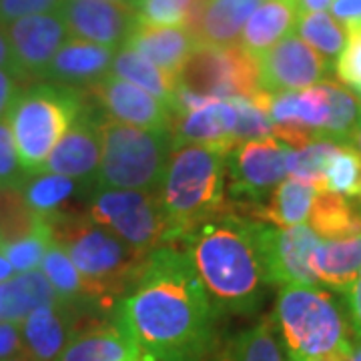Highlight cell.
<instances>
[{
    "instance_id": "cell-15",
    "label": "cell",
    "mask_w": 361,
    "mask_h": 361,
    "mask_svg": "<svg viewBox=\"0 0 361 361\" xmlns=\"http://www.w3.org/2000/svg\"><path fill=\"white\" fill-rule=\"evenodd\" d=\"M68 35L109 49H121L137 25V13L129 2L111 0H65L59 8Z\"/></svg>"
},
{
    "instance_id": "cell-5",
    "label": "cell",
    "mask_w": 361,
    "mask_h": 361,
    "mask_svg": "<svg viewBox=\"0 0 361 361\" xmlns=\"http://www.w3.org/2000/svg\"><path fill=\"white\" fill-rule=\"evenodd\" d=\"M273 322L289 361L322 360L349 353L353 348L345 307L323 287L283 285L275 301Z\"/></svg>"
},
{
    "instance_id": "cell-7",
    "label": "cell",
    "mask_w": 361,
    "mask_h": 361,
    "mask_svg": "<svg viewBox=\"0 0 361 361\" xmlns=\"http://www.w3.org/2000/svg\"><path fill=\"white\" fill-rule=\"evenodd\" d=\"M101 165L94 177L97 189L159 191L173 153L171 130L130 127L101 111Z\"/></svg>"
},
{
    "instance_id": "cell-9",
    "label": "cell",
    "mask_w": 361,
    "mask_h": 361,
    "mask_svg": "<svg viewBox=\"0 0 361 361\" xmlns=\"http://www.w3.org/2000/svg\"><path fill=\"white\" fill-rule=\"evenodd\" d=\"M177 87L219 101L231 97H253L261 90L257 59L239 44H197L180 68Z\"/></svg>"
},
{
    "instance_id": "cell-37",
    "label": "cell",
    "mask_w": 361,
    "mask_h": 361,
    "mask_svg": "<svg viewBox=\"0 0 361 361\" xmlns=\"http://www.w3.org/2000/svg\"><path fill=\"white\" fill-rule=\"evenodd\" d=\"M361 187V155L349 145H343L336 155L331 157L325 169L323 191L343 195L348 199L360 197Z\"/></svg>"
},
{
    "instance_id": "cell-31",
    "label": "cell",
    "mask_w": 361,
    "mask_h": 361,
    "mask_svg": "<svg viewBox=\"0 0 361 361\" xmlns=\"http://www.w3.org/2000/svg\"><path fill=\"white\" fill-rule=\"evenodd\" d=\"M207 361H285L273 317L239 334L225 348L213 351Z\"/></svg>"
},
{
    "instance_id": "cell-50",
    "label": "cell",
    "mask_w": 361,
    "mask_h": 361,
    "mask_svg": "<svg viewBox=\"0 0 361 361\" xmlns=\"http://www.w3.org/2000/svg\"><path fill=\"white\" fill-rule=\"evenodd\" d=\"M349 147H353L357 153L361 155V123L360 127L355 129V133H353V137H351V142H349Z\"/></svg>"
},
{
    "instance_id": "cell-41",
    "label": "cell",
    "mask_w": 361,
    "mask_h": 361,
    "mask_svg": "<svg viewBox=\"0 0 361 361\" xmlns=\"http://www.w3.org/2000/svg\"><path fill=\"white\" fill-rule=\"evenodd\" d=\"M336 71L343 85L361 92V26L348 28V42L337 59Z\"/></svg>"
},
{
    "instance_id": "cell-30",
    "label": "cell",
    "mask_w": 361,
    "mask_h": 361,
    "mask_svg": "<svg viewBox=\"0 0 361 361\" xmlns=\"http://www.w3.org/2000/svg\"><path fill=\"white\" fill-rule=\"evenodd\" d=\"M111 75L127 80L130 85L139 87L145 92L153 94L161 103H165L171 109L175 101V90H177V80L169 77L165 71L153 65L149 59L133 51L129 47H121L115 52L113 65H111Z\"/></svg>"
},
{
    "instance_id": "cell-48",
    "label": "cell",
    "mask_w": 361,
    "mask_h": 361,
    "mask_svg": "<svg viewBox=\"0 0 361 361\" xmlns=\"http://www.w3.org/2000/svg\"><path fill=\"white\" fill-rule=\"evenodd\" d=\"M299 14L305 13H322L331 6V0H295Z\"/></svg>"
},
{
    "instance_id": "cell-33",
    "label": "cell",
    "mask_w": 361,
    "mask_h": 361,
    "mask_svg": "<svg viewBox=\"0 0 361 361\" xmlns=\"http://www.w3.org/2000/svg\"><path fill=\"white\" fill-rule=\"evenodd\" d=\"M327 99H329V116L322 130V139H329L339 145H349L355 129L361 123V104L357 97L336 80H323Z\"/></svg>"
},
{
    "instance_id": "cell-3",
    "label": "cell",
    "mask_w": 361,
    "mask_h": 361,
    "mask_svg": "<svg viewBox=\"0 0 361 361\" xmlns=\"http://www.w3.org/2000/svg\"><path fill=\"white\" fill-rule=\"evenodd\" d=\"M159 193L171 225V245H180L201 223L233 211L227 201V153L203 145L175 147Z\"/></svg>"
},
{
    "instance_id": "cell-1",
    "label": "cell",
    "mask_w": 361,
    "mask_h": 361,
    "mask_svg": "<svg viewBox=\"0 0 361 361\" xmlns=\"http://www.w3.org/2000/svg\"><path fill=\"white\" fill-rule=\"evenodd\" d=\"M115 317L153 361H207L215 351L217 311L179 245L147 255Z\"/></svg>"
},
{
    "instance_id": "cell-56",
    "label": "cell",
    "mask_w": 361,
    "mask_h": 361,
    "mask_svg": "<svg viewBox=\"0 0 361 361\" xmlns=\"http://www.w3.org/2000/svg\"><path fill=\"white\" fill-rule=\"evenodd\" d=\"M360 199H361V187H360Z\"/></svg>"
},
{
    "instance_id": "cell-16",
    "label": "cell",
    "mask_w": 361,
    "mask_h": 361,
    "mask_svg": "<svg viewBox=\"0 0 361 361\" xmlns=\"http://www.w3.org/2000/svg\"><path fill=\"white\" fill-rule=\"evenodd\" d=\"M97 305L59 299L37 307L20 323L25 353L32 361H56L66 343L77 334L82 313Z\"/></svg>"
},
{
    "instance_id": "cell-24",
    "label": "cell",
    "mask_w": 361,
    "mask_h": 361,
    "mask_svg": "<svg viewBox=\"0 0 361 361\" xmlns=\"http://www.w3.org/2000/svg\"><path fill=\"white\" fill-rule=\"evenodd\" d=\"M92 191H94V180L68 179L54 173L28 175L18 189L26 207L40 219H49L59 213L80 211L75 207L77 199L80 195L89 197Z\"/></svg>"
},
{
    "instance_id": "cell-44",
    "label": "cell",
    "mask_w": 361,
    "mask_h": 361,
    "mask_svg": "<svg viewBox=\"0 0 361 361\" xmlns=\"http://www.w3.org/2000/svg\"><path fill=\"white\" fill-rule=\"evenodd\" d=\"M25 353L23 334L18 323H0V361Z\"/></svg>"
},
{
    "instance_id": "cell-57",
    "label": "cell",
    "mask_w": 361,
    "mask_h": 361,
    "mask_svg": "<svg viewBox=\"0 0 361 361\" xmlns=\"http://www.w3.org/2000/svg\"><path fill=\"white\" fill-rule=\"evenodd\" d=\"M130 2H133V0H129V4H130Z\"/></svg>"
},
{
    "instance_id": "cell-22",
    "label": "cell",
    "mask_w": 361,
    "mask_h": 361,
    "mask_svg": "<svg viewBox=\"0 0 361 361\" xmlns=\"http://www.w3.org/2000/svg\"><path fill=\"white\" fill-rule=\"evenodd\" d=\"M125 47L142 54L161 71H165L169 77L177 80L180 68L197 47V42L191 32L183 26L145 25L137 18V25L130 30Z\"/></svg>"
},
{
    "instance_id": "cell-4",
    "label": "cell",
    "mask_w": 361,
    "mask_h": 361,
    "mask_svg": "<svg viewBox=\"0 0 361 361\" xmlns=\"http://www.w3.org/2000/svg\"><path fill=\"white\" fill-rule=\"evenodd\" d=\"M47 221L59 245L89 283L92 295L111 307L129 293L149 253L137 251L115 233L97 225L85 211L59 213Z\"/></svg>"
},
{
    "instance_id": "cell-55",
    "label": "cell",
    "mask_w": 361,
    "mask_h": 361,
    "mask_svg": "<svg viewBox=\"0 0 361 361\" xmlns=\"http://www.w3.org/2000/svg\"><path fill=\"white\" fill-rule=\"evenodd\" d=\"M111 2H129V0H111Z\"/></svg>"
},
{
    "instance_id": "cell-40",
    "label": "cell",
    "mask_w": 361,
    "mask_h": 361,
    "mask_svg": "<svg viewBox=\"0 0 361 361\" xmlns=\"http://www.w3.org/2000/svg\"><path fill=\"white\" fill-rule=\"evenodd\" d=\"M28 177L16 153L13 130L6 118L0 121V187L4 189H20Z\"/></svg>"
},
{
    "instance_id": "cell-47",
    "label": "cell",
    "mask_w": 361,
    "mask_h": 361,
    "mask_svg": "<svg viewBox=\"0 0 361 361\" xmlns=\"http://www.w3.org/2000/svg\"><path fill=\"white\" fill-rule=\"evenodd\" d=\"M0 68H8V71H14V61H13V52H11V44H8V39H6V32H4V25H0ZM25 80V78H23Z\"/></svg>"
},
{
    "instance_id": "cell-51",
    "label": "cell",
    "mask_w": 361,
    "mask_h": 361,
    "mask_svg": "<svg viewBox=\"0 0 361 361\" xmlns=\"http://www.w3.org/2000/svg\"><path fill=\"white\" fill-rule=\"evenodd\" d=\"M349 361H361V339L353 341V348L349 353Z\"/></svg>"
},
{
    "instance_id": "cell-38",
    "label": "cell",
    "mask_w": 361,
    "mask_h": 361,
    "mask_svg": "<svg viewBox=\"0 0 361 361\" xmlns=\"http://www.w3.org/2000/svg\"><path fill=\"white\" fill-rule=\"evenodd\" d=\"M237 109V127L233 133V149L237 145H243L247 141H259V139H269L273 137V121L269 113L259 109L247 97H231L229 99Z\"/></svg>"
},
{
    "instance_id": "cell-29",
    "label": "cell",
    "mask_w": 361,
    "mask_h": 361,
    "mask_svg": "<svg viewBox=\"0 0 361 361\" xmlns=\"http://www.w3.org/2000/svg\"><path fill=\"white\" fill-rule=\"evenodd\" d=\"M310 223L322 239L355 237L361 233V203L331 191H319L311 207Z\"/></svg>"
},
{
    "instance_id": "cell-6",
    "label": "cell",
    "mask_w": 361,
    "mask_h": 361,
    "mask_svg": "<svg viewBox=\"0 0 361 361\" xmlns=\"http://www.w3.org/2000/svg\"><path fill=\"white\" fill-rule=\"evenodd\" d=\"M87 104L80 89L35 82L14 101L6 116L13 130L18 161L28 175L40 173L47 159Z\"/></svg>"
},
{
    "instance_id": "cell-27",
    "label": "cell",
    "mask_w": 361,
    "mask_h": 361,
    "mask_svg": "<svg viewBox=\"0 0 361 361\" xmlns=\"http://www.w3.org/2000/svg\"><path fill=\"white\" fill-rule=\"evenodd\" d=\"M311 269L322 287L343 295L361 273V233L349 239H322Z\"/></svg>"
},
{
    "instance_id": "cell-43",
    "label": "cell",
    "mask_w": 361,
    "mask_h": 361,
    "mask_svg": "<svg viewBox=\"0 0 361 361\" xmlns=\"http://www.w3.org/2000/svg\"><path fill=\"white\" fill-rule=\"evenodd\" d=\"M26 89V80L8 68H0V121L6 118L18 94Z\"/></svg>"
},
{
    "instance_id": "cell-17",
    "label": "cell",
    "mask_w": 361,
    "mask_h": 361,
    "mask_svg": "<svg viewBox=\"0 0 361 361\" xmlns=\"http://www.w3.org/2000/svg\"><path fill=\"white\" fill-rule=\"evenodd\" d=\"M101 111H92L85 104L82 113L56 142L40 173H54L68 179L94 180L101 165Z\"/></svg>"
},
{
    "instance_id": "cell-46",
    "label": "cell",
    "mask_w": 361,
    "mask_h": 361,
    "mask_svg": "<svg viewBox=\"0 0 361 361\" xmlns=\"http://www.w3.org/2000/svg\"><path fill=\"white\" fill-rule=\"evenodd\" d=\"M331 16L345 28L361 26V0H331Z\"/></svg>"
},
{
    "instance_id": "cell-53",
    "label": "cell",
    "mask_w": 361,
    "mask_h": 361,
    "mask_svg": "<svg viewBox=\"0 0 361 361\" xmlns=\"http://www.w3.org/2000/svg\"><path fill=\"white\" fill-rule=\"evenodd\" d=\"M4 361H32L26 353H18V355H14V357H8V360Z\"/></svg>"
},
{
    "instance_id": "cell-35",
    "label": "cell",
    "mask_w": 361,
    "mask_h": 361,
    "mask_svg": "<svg viewBox=\"0 0 361 361\" xmlns=\"http://www.w3.org/2000/svg\"><path fill=\"white\" fill-rule=\"evenodd\" d=\"M341 147L343 145L329 139H317L301 149H295L287 157V173L293 179L303 180L317 187V191H323L325 169Z\"/></svg>"
},
{
    "instance_id": "cell-19",
    "label": "cell",
    "mask_w": 361,
    "mask_h": 361,
    "mask_svg": "<svg viewBox=\"0 0 361 361\" xmlns=\"http://www.w3.org/2000/svg\"><path fill=\"white\" fill-rule=\"evenodd\" d=\"M115 52V49L103 44L68 37L52 56L42 80L73 89H87L111 73Z\"/></svg>"
},
{
    "instance_id": "cell-32",
    "label": "cell",
    "mask_w": 361,
    "mask_h": 361,
    "mask_svg": "<svg viewBox=\"0 0 361 361\" xmlns=\"http://www.w3.org/2000/svg\"><path fill=\"white\" fill-rule=\"evenodd\" d=\"M42 267V275L49 279V283L52 285V289L56 291V295L65 301H75V303H101L109 310H115L111 305H106L103 301H99L97 297L92 295L89 283L85 281V277L78 273L75 267V263L71 261V257L66 255L65 251L59 245L51 243V247L47 249L44 259L40 263Z\"/></svg>"
},
{
    "instance_id": "cell-13",
    "label": "cell",
    "mask_w": 361,
    "mask_h": 361,
    "mask_svg": "<svg viewBox=\"0 0 361 361\" xmlns=\"http://www.w3.org/2000/svg\"><path fill=\"white\" fill-rule=\"evenodd\" d=\"M4 32L13 52L14 71L26 82L44 77L52 56L68 39V28L59 13L18 18L4 25Z\"/></svg>"
},
{
    "instance_id": "cell-42",
    "label": "cell",
    "mask_w": 361,
    "mask_h": 361,
    "mask_svg": "<svg viewBox=\"0 0 361 361\" xmlns=\"http://www.w3.org/2000/svg\"><path fill=\"white\" fill-rule=\"evenodd\" d=\"M65 0H0V25H8L32 14L59 13Z\"/></svg>"
},
{
    "instance_id": "cell-39",
    "label": "cell",
    "mask_w": 361,
    "mask_h": 361,
    "mask_svg": "<svg viewBox=\"0 0 361 361\" xmlns=\"http://www.w3.org/2000/svg\"><path fill=\"white\" fill-rule=\"evenodd\" d=\"M197 0H133L137 18L145 25L183 26L187 25Z\"/></svg>"
},
{
    "instance_id": "cell-25",
    "label": "cell",
    "mask_w": 361,
    "mask_h": 361,
    "mask_svg": "<svg viewBox=\"0 0 361 361\" xmlns=\"http://www.w3.org/2000/svg\"><path fill=\"white\" fill-rule=\"evenodd\" d=\"M317 193H319L317 187L291 177V179H283L273 189L267 205L241 203V205H235V213L243 215L247 219L267 223L273 227H293L310 219L311 207Z\"/></svg>"
},
{
    "instance_id": "cell-12",
    "label": "cell",
    "mask_w": 361,
    "mask_h": 361,
    "mask_svg": "<svg viewBox=\"0 0 361 361\" xmlns=\"http://www.w3.org/2000/svg\"><path fill=\"white\" fill-rule=\"evenodd\" d=\"M259 85L265 92L303 90L327 80L331 63L305 40L289 35L257 56Z\"/></svg>"
},
{
    "instance_id": "cell-34",
    "label": "cell",
    "mask_w": 361,
    "mask_h": 361,
    "mask_svg": "<svg viewBox=\"0 0 361 361\" xmlns=\"http://www.w3.org/2000/svg\"><path fill=\"white\" fill-rule=\"evenodd\" d=\"M295 30L299 32V39L305 40L313 51L319 52L329 63L339 59L348 42V28L325 11L299 14Z\"/></svg>"
},
{
    "instance_id": "cell-45",
    "label": "cell",
    "mask_w": 361,
    "mask_h": 361,
    "mask_svg": "<svg viewBox=\"0 0 361 361\" xmlns=\"http://www.w3.org/2000/svg\"><path fill=\"white\" fill-rule=\"evenodd\" d=\"M343 301H345L343 307L348 313L349 327H351L353 336L361 339V273L348 291L343 293Z\"/></svg>"
},
{
    "instance_id": "cell-28",
    "label": "cell",
    "mask_w": 361,
    "mask_h": 361,
    "mask_svg": "<svg viewBox=\"0 0 361 361\" xmlns=\"http://www.w3.org/2000/svg\"><path fill=\"white\" fill-rule=\"evenodd\" d=\"M61 297L52 289L49 279L39 273H18L8 281L0 283V323H20L28 317V313L51 305Z\"/></svg>"
},
{
    "instance_id": "cell-54",
    "label": "cell",
    "mask_w": 361,
    "mask_h": 361,
    "mask_svg": "<svg viewBox=\"0 0 361 361\" xmlns=\"http://www.w3.org/2000/svg\"><path fill=\"white\" fill-rule=\"evenodd\" d=\"M139 361H153V360H151V357H147V355H141V357H139Z\"/></svg>"
},
{
    "instance_id": "cell-11",
    "label": "cell",
    "mask_w": 361,
    "mask_h": 361,
    "mask_svg": "<svg viewBox=\"0 0 361 361\" xmlns=\"http://www.w3.org/2000/svg\"><path fill=\"white\" fill-rule=\"evenodd\" d=\"M291 151L273 137L237 145L227 153V193L245 203L263 201L285 179Z\"/></svg>"
},
{
    "instance_id": "cell-21",
    "label": "cell",
    "mask_w": 361,
    "mask_h": 361,
    "mask_svg": "<svg viewBox=\"0 0 361 361\" xmlns=\"http://www.w3.org/2000/svg\"><path fill=\"white\" fill-rule=\"evenodd\" d=\"M235 127H237V109L229 99H225V101H213L193 113L175 115L171 125V135L175 147L203 145L229 153L233 149Z\"/></svg>"
},
{
    "instance_id": "cell-2",
    "label": "cell",
    "mask_w": 361,
    "mask_h": 361,
    "mask_svg": "<svg viewBox=\"0 0 361 361\" xmlns=\"http://www.w3.org/2000/svg\"><path fill=\"white\" fill-rule=\"evenodd\" d=\"M193 261L217 313H253L269 285L259 257L253 219L229 211L187 233L180 245Z\"/></svg>"
},
{
    "instance_id": "cell-26",
    "label": "cell",
    "mask_w": 361,
    "mask_h": 361,
    "mask_svg": "<svg viewBox=\"0 0 361 361\" xmlns=\"http://www.w3.org/2000/svg\"><path fill=\"white\" fill-rule=\"evenodd\" d=\"M297 18L299 11L295 0H263L249 16L237 44L257 59L279 40L293 35Z\"/></svg>"
},
{
    "instance_id": "cell-14",
    "label": "cell",
    "mask_w": 361,
    "mask_h": 361,
    "mask_svg": "<svg viewBox=\"0 0 361 361\" xmlns=\"http://www.w3.org/2000/svg\"><path fill=\"white\" fill-rule=\"evenodd\" d=\"M80 90L87 94V99L99 104L104 115L118 123L139 129L171 130L173 113L167 104L111 73Z\"/></svg>"
},
{
    "instance_id": "cell-20",
    "label": "cell",
    "mask_w": 361,
    "mask_h": 361,
    "mask_svg": "<svg viewBox=\"0 0 361 361\" xmlns=\"http://www.w3.org/2000/svg\"><path fill=\"white\" fill-rule=\"evenodd\" d=\"M263 0H197L185 28L197 44L235 47L241 30Z\"/></svg>"
},
{
    "instance_id": "cell-52",
    "label": "cell",
    "mask_w": 361,
    "mask_h": 361,
    "mask_svg": "<svg viewBox=\"0 0 361 361\" xmlns=\"http://www.w3.org/2000/svg\"><path fill=\"white\" fill-rule=\"evenodd\" d=\"M349 353H351V351H349ZM349 353H336V355H327V357L313 361H349Z\"/></svg>"
},
{
    "instance_id": "cell-8",
    "label": "cell",
    "mask_w": 361,
    "mask_h": 361,
    "mask_svg": "<svg viewBox=\"0 0 361 361\" xmlns=\"http://www.w3.org/2000/svg\"><path fill=\"white\" fill-rule=\"evenodd\" d=\"M85 213L137 251L151 253L157 247L171 245V225L159 191L94 187Z\"/></svg>"
},
{
    "instance_id": "cell-36",
    "label": "cell",
    "mask_w": 361,
    "mask_h": 361,
    "mask_svg": "<svg viewBox=\"0 0 361 361\" xmlns=\"http://www.w3.org/2000/svg\"><path fill=\"white\" fill-rule=\"evenodd\" d=\"M52 237L47 221L39 217V223L32 231H28L23 237H16L13 241H6L0 245V255L8 259L16 273H30L39 267L44 259L47 249L51 247Z\"/></svg>"
},
{
    "instance_id": "cell-18",
    "label": "cell",
    "mask_w": 361,
    "mask_h": 361,
    "mask_svg": "<svg viewBox=\"0 0 361 361\" xmlns=\"http://www.w3.org/2000/svg\"><path fill=\"white\" fill-rule=\"evenodd\" d=\"M139 357L137 341L113 311L111 317L80 325L56 361H139Z\"/></svg>"
},
{
    "instance_id": "cell-49",
    "label": "cell",
    "mask_w": 361,
    "mask_h": 361,
    "mask_svg": "<svg viewBox=\"0 0 361 361\" xmlns=\"http://www.w3.org/2000/svg\"><path fill=\"white\" fill-rule=\"evenodd\" d=\"M11 277H14L13 265L8 263V259L4 257V255H0V283L2 281H8Z\"/></svg>"
},
{
    "instance_id": "cell-10",
    "label": "cell",
    "mask_w": 361,
    "mask_h": 361,
    "mask_svg": "<svg viewBox=\"0 0 361 361\" xmlns=\"http://www.w3.org/2000/svg\"><path fill=\"white\" fill-rule=\"evenodd\" d=\"M253 237L269 285L322 287L311 269V257L322 237L310 225L273 227L253 219Z\"/></svg>"
},
{
    "instance_id": "cell-23",
    "label": "cell",
    "mask_w": 361,
    "mask_h": 361,
    "mask_svg": "<svg viewBox=\"0 0 361 361\" xmlns=\"http://www.w3.org/2000/svg\"><path fill=\"white\" fill-rule=\"evenodd\" d=\"M269 116L275 127L307 130L322 139L329 116V99L325 85H313L303 90H287L271 94Z\"/></svg>"
}]
</instances>
